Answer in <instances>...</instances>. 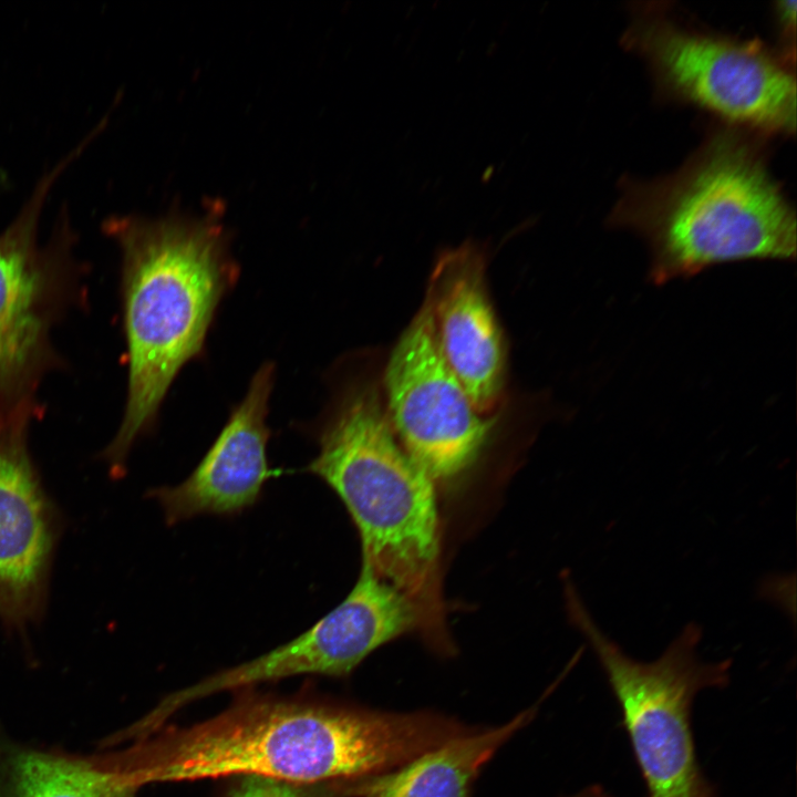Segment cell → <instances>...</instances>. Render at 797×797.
Listing matches in <instances>:
<instances>
[{"label": "cell", "mask_w": 797, "mask_h": 797, "mask_svg": "<svg viewBox=\"0 0 797 797\" xmlns=\"http://www.w3.org/2000/svg\"><path fill=\"white\" fill-rule=\"evenodd\" d=\"M467 731L431 713H385L266 696L241 698L193 726L158 731L104 765L138 789L153 783L257 776L340 783L396 768Z\"/></svg>", "instance_id": "1"}, {"label": "cell", "mask_w": 797, "mask_h": 797, "mask_svg": "<svg viewBox=\"0 0 797 797\" xmlns=\"http://www.w3.org/2000/svg\"><path fill=\"white\" fill-rule=\"evenodd\" d=\"M608 221L645 240L656 286L723 262L796 258V214L770 175L762 135L728 124L674 173L623 179Z\"/></svg>", "instance_id": "2"}, {"label": "cell", "mask_w": 797, "mask_h": 797, "mask_svg": "<svg viewBox=\"0 0 797 797\" xmlns=\"http://www.w3.org/2000/svg\"><path fill=\"white\" fill-rule=\"evenodd\" d=\"M122 251L128 385L120 428L104 452L114 477L156 424L182 368L203 353L217 308L238 278L226 232L213 216L114 218Z\"/></svg>", "instance_id": "3"}, {"label": "cell", "mask_w": 797, "mask_h": 797, "mask_svg": "<svg viewBox=\"0 0 797 797\" xmlns=\"http://www.w3.org/2000/svg\"><path fill=\"white\" fill-rule=\"evenodd\" d=\"M313 437L318 454L303 470L343 503L360 536L362 566L418 608L426 642L451 651L434 482L397 441L376 386H345Z\"/></svg>", "instance_id": "4"}, {"label": "cell", "mask_w": 797, "mask_h": 797, "mask_svg": "<svg viewBox=\"0 0 797 797\" xmlns=\"http://www.w3.org/2000/svg\"><path fill=\"white\" fill-rule=\"evenodd\" d=\"M565 602L618 703L646 797H718L697 757L692 707L701 691L728 684L732 660L705 662L697 655L703 630L694 621L658 659L635 660L601 630L569 579Z\"/></svg>", "instance_id": "5"}, {"label": "cell", "mask_w": 797, "mask_h": 797, "mask_svg": "<svg viewBox=\"0 0 797 797\" xmlns=\"http://www.w3.org/2000/svg\"><path fill=\"white\" fill-rule=\"evenodd\" d=\"M622 44L644 60L663 97L762 136L795 133V62L764 42L685 25L663 2H648L632 10Z\"/></svg>", "instance_id": "6"}, {"label": "cell", "mask_w": 797, "mask_h": 797, "mask_svg": "<svg viewBox=\"0 0 797 797\" xmlns=\"http://www.w3.org/2000/svg\"><path fill=\"white\" fill-rule=\"evenodd\" d=\"M410 632L426 636L418 608L362 566L348 596L303 633L262 655L168 694L147 713V720L159 727L200 698L286 677L346 676L374 650Z\"/></svg>", "instance_id": "7"}, {"label": "cell", "mask_w": 797, "mask_h": 797, "mask_svg": "<svg viewBox=\"0 0 797 797\" xmlns=\"http://www.w3.org/2000/svg\"><path fill=\"white\" fill-rule=\"evenodd\" d=\"M384 390L397 441L433 482L466 470L494 427L442 355L425 302L390 354Z\"/></svg>", "instance_id": "8"}, {"label": "cell", "mask_w": 797, "mask_h": 797, "mask_svg": "<svg viewBox=\"0 0 797 797\" xmlns=\"http://www.w3.org/2000/svg\"><path fill=\"white\" fill-rule=\"evenodd\" d=\"M30 408L0 403V621L15 632L43 613L59 528L27 448Z\"/></svg>", "instance_id": "9"}, {"label": "cell", "mask_w": 797, "mask_h": 797, "mask_svg": "<svg viewBox=\"0 0 797 797\" xmlns=\"http://www.w3.org/2000/svg\"><path fill=\"white\" fill-rule=\"evenodd\" d=\"M275 376V364L263 363L192 474L178 485L149 490L168 526L205 515H240L259 501L267 482L280 474L267 457L271 434L267 415Z\"/></svg>", "instance_id": "10"}, {"label": "cell", "mask_w": 797, "mask_h": 797, "mask_svg": "<svg viewBox=\"0 0 797 797\" xmlns=\"http://www.w3.org/2000/svg\"><path fill=\"white\" fill-rule=\"evenodd\" d=\"M424 302L442 355L476 410L487 415L503 394L506 349L488 292L484 252L472 242L443 252Z\"/></svg>", "instance_id": "11"}, {"label": "cell", "mask_w": 797, "mask_h": 797, "mask_svg": "<svg viewBox=\"0 0 797 797\" xmlns=\"http://www.w3.org/2000/svg\"><path fill=\"white\" fill-rule=\"evenodd\" d=\"M69 155L43 176L11 225L0 234V403L29 397L46 356L51 292L44 251L37 242L41 208Z\"/></svg>", "instance_id": "12"}, {"label": "cell", "mask_w": 797, "mask_h": 797, "mask_svg": "<svg viewBox=\"0 0 797 797\" xmlns=\"http://www.w3.org/2000/svg\"><path fill=\"white\" fill-rule=\"evenodd\" d=\"M535 712V707L526 710L498 727L470 729L396 768L342 782L340 790L352 797H470L482 767Z\"/></svg>", "instance_id": "13"}, {"label": "cell", "mask_w": 797, "mask_h": 797, "mask_svg": "<svg viewBox=\"0 0 797 797\" xmlns=\"http://www.w3.org/2000/svg\"><path fill=\"white\" fill-rule=\"evenodd\" d=\"M92 755L40 749L0 731V797H137Z\"/></svg>", "instance_id": "14"}, {"label": "cell", "mask_w": 797, "mask_h": 797, "mask_svg": "<svg viewBox=\"0 0 797 797\" xmlns=\"http://www.w3.org/2000/svg\"><path fill=\"white\" fill-rule=\"evenodd\" d=\"M330 794L310 789L307 785H297L271 778L246 776L231 787L229 797H331Z\"/></svg>", "instance_id": "15"}, {"label": "cell", "mask_w": 797, "mask_h": 797, "mask_svg": "<svg viewBox=\"0 0 797 797\" xmlns=\"http://www.w3.org/2000/svg\"><path fill=\"white\" fill-rule=\"evenodd\" d=\"M775 18L782 34L780 52L795 62L796 1H778Z\"/></svg>", "instance_id": "16"}, {"label": "cell", "mask_w": 797, "mask_h": 797, "mask_svg": "<svg viewBox=\"0 0 797 797\" xmlns=\"http://www.w3.org/2000/svg\"><path fill=\"white\" fill-rule=\"evenodd\" d=\"M569 797H612L601 785H590Z\"/></svg>", "instance_id": "17"}]
</instances>
